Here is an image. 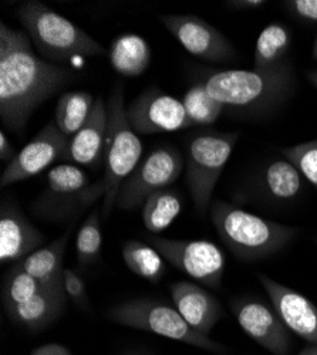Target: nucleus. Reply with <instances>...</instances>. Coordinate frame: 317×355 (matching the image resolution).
Here are the masks:
<instances>
[{
    "mask_svg": "<svg viewBox=\"0 0 317 355\" xmlns=\"http://www.w3.org/2000/svg\"><path fill=\"white\" fill-rule=\"evenodd\" d=\"M71 71L40 58L26 33L0 24V118L22 132L36 108L65 88Z\"/></svg>",
    "mask_w": 317,
    "mask_h": 355,
    "instance_id": "nucleus-1",
    "label": "nucleus"
},
{
    "mask_svg": "<svg viewBox=\"0 0 317 355\" xmlns=\"http://www.w3.org/2000/svg\"><path fill=\"white\" fill-rule=\"evenodd\" d=\"M199 78L225 110L248 115L273 111L291 96L295 85L291 62L272 70L200 71Z\"/></svg>",
    "mask_w": 317,
    "mask_h": 355,
    "instance_id": "nucleus-2",
    "label": "nucleus"
},
{
    "mask_svg": "<svg viewBox=\"0 0 317 355\" xmlns=\"http://www.w3.org/2000/svg\"><path fill=\"white\" fill-rule=\"evenodd\" d=\"M209 215L221 241L242 261L271 257L299 234L296 227L249 214L219 199L211 203Z\"/></svg>",
    "mask_w": 317,
    "mask_h": 355,
    "instance_id": "nucleus-3",
    "label": "nucleus"
},
{
    "mask_svg": "<svg viewBox=\"0 0 317 355\" xmlns=\"http://www.w3.org/2000/svg\"><path fill=\"white\" fill-rule=\"evenodd\" d=\"M17 17L46 60L65 63L74 57H94L107 53L83 28L44 3L35 0L22 3Z\"/></svg>",
    "mask_w": 317,
    "mask_h": 355,
    "instance_id": "nucleus-4",
    "label": "nucleus"
},
{
    "mask_svg": "<svg viewBox=\"0 0 317 355\" xmlns=\"http://www.w3.org/2000/svg\"><path fill=\"white\" fill-rule=\"evenodd\" d=\"M107 110L108 130L104 154V176L100 181L104 188V218H108L115 205L120 187L138 166L142 155V144L128 123L127 108L124 105V92L120 84L115 85L112 90L107 103Z\"/></svg>",
    "mask_w": 317,
    "mask_h": 355,
    "instance_id": "nucleus-5",
    "label": "nucleus"
},
{
    "mask_svg": "<svg viewBox=\"0 0 317 355\" xmlns=\"http://www.w3.org/2000/svg\"><path fill=\"white\" fill-rule=\"evenodd\" d=\"M107 317L112 322L124 325V327L153 333L205 351L218 354L228 351L225 345L209 338V336L194 330L175 307L161 300H128L110 309Z\"/></svg>",
    "mask_w": 317,
    "mask_h": 355,
    "instance_id": "nucleus-6",
    "label": "nucleus"
},
{
    "mask_svg": "<svg viewBox=\"0 0 317 355\" xmlns=\"http://www.w3.org/2000/svg\"><path fill=\"white\" fill-rule=\"evenodd\" d=\"M104 198L101 182L92 184L78 165L60 164L47 173V185L32 205V212L44 222H65Z\"/></svg>",
    "mask_w": 317,
    "mask_h": 355,
    "instance_id": "nucleus-7",
    "label": "nucleus"
},
{
    "mask_svg": "<svg viewBox=\"0 0 317 355\" xmlns=\"http://www.w3.org/2000/svg\"><path fill=\"white\" fill-rule=\"evenodd\" d=\"M239 132H199L187 142V184L199 215L211 206L219 176L229 161Z\"/></svg>",
    "mask_w": 317,
    "mask_h": 355,
    "instance_id": "nucleus-8",
    "label": "nucleus"
},
{
    "mask_svg": "<svg viewBox=\"0 0 317 355\" xmlns=\"http://www.w3.org/2000/svg\"><path fill=\"white\" fill-rule=\"evenodd\" d=\"M182 154L174 146H161L142 159L119 189L115 205L135 211L155 192L169 188L182 173Z\"/></svg>",
    "mask_w": 317,
    "mask_h": 355,
    "instance_id": "nucleus-9",
    "label": "nucleus"
},
{
    "mask_svg": "<svg viewBox=\"0 0 317 355\" xmlns=\"http://www.w3.org/2000/svg\"><path fill=\"white\" fill-rule=\"evenodd\" d=\"M147 241L174 268L214 290L222 286L225 254L209 241H174L148 234Z\"/></svg>",
    "mask_w": 317,
    "mask_h": 355,
    "instance_id": "nucleus-10",
    "label": "nucleus"
},
{
    "mask_svg": "<svg viewBox=\"0 0 317 355\" xmlns=\"http://www.w3.org/2000/svg\"><path fill=\"white\" fill-rule=\"evenodd\" d=\"M241 329L248 337L273 355H289L292 337L272 304L256 297H239L230 302Z\"/></svg>",
    "mask_w": 317,
    "mask_h": 355,
    "instance_id": "nucleus-11",
    "label": "nucleus"
},
{
    "mask_svg": "<svg viewBox=\"0 0 317 355\" xmlns=\"http://www.w3.org/2000/svg\"><path fill=\"white\" fill-rule=\"evenodd\" d=\"M160 20L192 55L209 63H226L235 50L216 27L195 15H161Z\"/></svg>",
    "mask_w": 317,
    "mask_h": 355,
    "instance_id": "nucleus-12",
    "label": "nucleus"
},
{
    "mask_svg": "<svg viewBox=\"0 0 317 355\" xmlns=\"http://www.w3.org/2000/svg\"><path fill=\"white\" fill-rule=\"evenodd\" d=\"M127 118L137 134L174 132L192 127L182 101L157 87L148 88L127 107Z\"/></svg>",
    "mask_w": 317,
    "mask_h": 355,
    "instance_id": "nucleus-13",
    "label": "nucleus"
},
{
    "mask_svg": "<svg viewBox=\"0 0 317 355\" xmlns=\"http://www.w3.org/2000/svg\"><path fill=\"white\" fill-rule=\"evenodd\" d=\"M70 139L59 130L54 121L49 123L28 142L20 153L8 164L0 178V187L28 180L43 172L55 161H62Z\"/></svg>",
    "mask_w": 317,
    "mask_h": 355,
    "instance_id": "nucleus-14",
    "label": "nucleus"
},
{
    "mask_svg": "<svg viewBox=\"0 0 317 355\" xmlns=\"http://www.w3.org/2000/svg\"><path fill=\"white\" fill-rule=\"evenodd\" d=\"M257 280L289 331L309 344L317 343V307L306 295L264 273H257Z\"/></svg>",
    "mask_w": 317,
    "mask_h": 355,
    "instance_id": "nucleus-15",
    "label": "nucleus"
},
{
    "mask_svg": "<svg viewBox=\"0 0 317 355\" xmlns=\"http://www.w3.org/2000/svg\"><path fill=\"white\" fill-rule=\"evenodd\" d=\"M108 110L103 97L96 98L89 120L70 139L63 162L97 169L104 162Z\"/></svg>",
    "mask_w": 317,
    "mask_h": 355,
    "instance_id": "nucleus-16",
    "label": "nucleus"
},
{
    "mask_svg": "<svg viewBox=\"0 0 317 355\" xmlns=\"http://www.w3.org/2000/svg\"><path fill=\"white\" fill-rule=\"evenodd\" d=\"M43 243L44 234L15 203L5 202L0 211V260L17 263L43 248Z\"/></svg>",
    "mask_w": 317,
    "mask_h": 355,
    "instance_id": "nucleus-17",
    "label": "nucleus"
},
{
    "mask_svg": "<svg viewBox=\"0 0 317 355\" xmlns=\"http://www.w3.org/2000/svg\"><path fill=\"white\" fill-rule=\"evenodd\" d=\"M171 297L191 327L205 336H209L223 315L222 306L215 295L195 283H174L171 286Z\"/></svg>",
    "mask_w": 317,
    "mask_h": 355,
    "instance_id": "nucleus-18",
    "label": "nucleus"
},
{
    "mask_svg": "<svg viewBox=\"0 0 317 355\" xmlns=\"http://www.w3.org/2000/svg\"><path fill=\"white\" fill-rule=\"evenodd\" d=\"M67 300L63 287H46L31 300L6 310V314L27 331L39 333L63 314Z\"/></svg>",
    "mask_w": 317,
    "mask_h": 355,
    "instance_id": "nucleus-19",
    "label": "nucleus"
},
{
    "mask_svg": "<svg viewBox=\"0 0 317 355\" xmlns=\"http://www.w3.org/2000/svg\"><path fill=\"white\" fill-rule=\"evenodd\" d=\"M69 229L59 239L28 254L16 264L47 287H63V257L70 239Z\"/></svg>",
    "mask_w": 317,
    "mask_h": 355,
    "instance_id": "nucleus-20",
    "label": "nucleus"
},
{
    "mask_svg": "<svg viewBox=\"0 0 317 355\" xmlns=\"http://www.w3.org/2000/svg\"><path fill=\"white\" fill-rule=\"evenodd\" d=\"M257 189L273 202H291L303 189V175L287 159H276L265 165L257 176Z\"/></svg>",
    "mask_w": 317,
    "mask_h": 355,
    "instance_id": "nucleus-21",
    "label": "nucleus"
},
{
    "mask_svg": "<svg viewBox=\"0 0 317 355\" xmlns=\"http://www.w3.org/2000/svg\"><path fill=\"white\" fill-rule=\"evenodd\" d=\"M108 60L115 73L138 77L151 63V49L148 42L138 35H121L111 43Z\"/></svg>",
    "mask_w": 317,
    "mask_h": 355,
    "instance_id": "nucleus-22",
    "label": "nucleus"
},
{
    "mask_svg": "<svg viewBox=\"0 0 317 355\" xmlns=\"http://www.w3.org/2000/svg\"><path fill=\"white\" fill-rule=\"evenodd\" d=\"M291 28L282 23L268 24L259 35L255 46V69L272 70L287 63L291 50Z\"/></svg>",
    "mask_w": 317,
    "mask_h": 355,
    "instance_id": "nucleus-23",
    "label": "nucleus"
},
{
    "mask_svg": "<svg viewBox=\"0 0 317 355\" xmlns=\"http://www.w3.org/2000/svg\"><path fill=\"white\" fill-rule=\"evenodd\" d=\"M182 212L181 193L172 188L153 193L142 205V222L151 234L169 227Z\"/></svg>",
    "mask_w": 317,
    "mask_h": 355,
    "instance_id": "nucleus-24",
    "label": "nucleus"
},
{
    "mask_svg": "<svg viewBox=\"0 0 317 355\" xmlns=\"http://www.w3.org/2000/svg\"><path fill=\"white\" fill-rule=\"evenodd\" d=\"M94 97L85 92H69L57 101L54 123L69 138L74 137L89 120L94 107Z\"/></svg>",
    "mask_w": 317,
    "mask_h": 355,
    "instance_id": "nucleus-25",
    "label": "nucleus"
},
{
    "mask_svg": "<svg viewBox=\"0 0 317 355\" xmlns=\"http://www.w3.org/2000/svg\"><path fill=\"white\" fill-rule=\"evenodd\" d=\"M123 259L134 275L151 283H158L166 270L165 259L161 253L154 246L139 241L124 243Z\"/></svg>",
    "mask_w": 317,
    "mask_h": 355,
    "instance_id": "nucleus-26",
    "label": "nucleus"
},
{
    "mask_svg": "<svg viewBox=\"0 0 317 355\" xmlns=\"http://www.w3.org/2000/svg\"><path fill=\"white\" fill-rule=\"evenodd\" d=\"M182 104L191 125H211L218 121L225 107L216 101L205 88L198 81L185 93Z\"/></svg>",
    "mask_w": 317,
    "mask_h": 355,
    "instance_id": "nucleus-27",
    "label": "nucleus"
},
{
    "mask_svg": "<svg viewBox=\"0 0 317 355\" xmlns=\"http://www.w3.org/2000/svg\"><path fill=\"white\" fill-rule=\"evenodd\" d=\"M103 233L100 226V214L93 211L81 225L76 239V256L80 269H87L101 256Z\"/></svg>",
    "mask_w": 317,
    "mask_h": 355,
    "instance_id": "nucleus-28",
    "label": "nucleus"
},
{
    "mask_svg": "<svg viewBox=\"0 0 317 355\" xmlns=\"http://www.w3.org/2000/svg\"><path fill=\"white\" fill-rule=\"evenodd\" d=\"M46 287L47 286H44L32 275H28L26 270L20 268V266L15 264L10 272L6 275L3 283L2 300L5 310H9L27 300H31Z\"/></svg>",
    "mask_w": 317,
    "mask_h": 355,
    "instance_id": "nucleus-29",
    "label": "nucleus"
},
{
    "mask_svg": "<svg viewBox=\"0 0 317 355\" xmlns=\"http://www.w3.org/2000/svg\"><path fill=\"white\" fill-rule=\"evenodd\" d=\"M282 154L299 169L317 191V139L286 148Z\"/></svg>",
    "mask_w": 317,
    "mask_h": 355,
    "instance_id": "nucleus-30",
    "label": "nucleus"
},
{
    "mask_svg": "<svg viewBox=\"0 0 317 355\" xmlns=\"http://www.w3.org/2000/svg\"><path fill=\"white\" fill-rule=\"evenodd\" d=\"M63 288L67 294L69 300H71L76 304V307L81 310H87L90 307V300L87 295V290H85L84 280L73 269H65Z\"/></svg>",
    "mask_w": 317,
    "mask_h": 355,
    "instance_id": "nucleus-31",
    "label": "nucleus"
},
{
    "mask_svg": "<svg viewBox=\"0 0 317 355\" xmlns=\"http://www.w3.org/2000/svg\"><path fill=\"white\" fill-rule=\"evenodd\" d=\"M283 6L293 17L306 23H317V0H289Z\"/></svg>",
    "mask_w": 317,
    "mask_h": 355,
    "instance_id": "nucleus-32",
    "label": "nucleus"
},
{
    "mask_svg": "<svg viewBox=\"0 0 317 355\" xmlns=\"http://www.w3.org/2000/svg\"><path fill=\"white\" fill-rule=\"evenodd\" d=\"M31 355H71V352L66 345L50 343L36 348Z\"/></svg>",
    "mask_w": 317,
    "mask_h": 355,
    "instance_id": "nucleus-33",
    "label": "nucleus"
},
{
    "mask_svg": "<svg viewBox=\"0 0 317 355\" xmlns=\"http://www.w3.org/2000/svg\"><path fill=\"white\" fill-rule=\"evenodd\" d=\"M15 157H16L15 148L12 146L9 139L6 138L5 131H2V132H0V159L5 161V162H10Z\"/></svg>",
    "mask_w": 317,
    "mask_h": 355,
    "instance_id": "nucleus-34",
    "label": "nucleus"
},
{
    "mask_svg": "<svg viewBox=\"0 0 317 355\" xmlns=\"http://www.w3.org/2000/svg\"><path fill=\"white\" fill-rule=\"evenodd\" d=\"M225 5L238 10H253L265 6L266 2L264 0H234V2H226Z\"/></svg>",
    "mask_w": 317,
    "mask_h": 355,
    "instance_id": "nucleus-35",
    "label": "nucleus"
},
{
    "mask_svg": "<svg viewBox=\"0 0 317 355\" xmlns=\"http://www.w3.org/2000/svg\"><path fill=\"white\" fill-rule=\"evenodd\" d=\"M296 355H317V343L306 345V347H305L299 354H296Z\"/></svg>",
    "mask_w": 317,
    "mask_h": 355,
    "instance_id": "nucleus-36",
    "label": "nucleus"
},
{
    "mask_svg": "<svg viewBox=\"0 0 317 355\" xmlns=\"http://www.w3.org/2000/svg\"><path fill=\"white\" fill-rule=\"evenodd\" d=\"M307 78H309V81L311 83V85L317 90V70H310V71L307 73Z\"/></svg>",
    "mask_w": 317,
    "mask_h": 355,
    "instance_id": "nucleus-37",
    "label": "nucleus"
},
{
    "mask_svg": "<svg viewBox=\"0 0 317 355\" xmlns=\"http://www.w3.org/2000/svg\"><path fill=\"white\" fill-rule=\"evenodd\" d=\"M127 355H153V354L146 352V351H132V352H130V354H127Z\"/></svg>",
    "mask_w": 317,
    "mask_h": 355,
    "instance_id": "nucleus-38",
    "label": "nucleus"
},
{
    "mask_svg": "<svg viewBox=\"0 0 317 355\" xmlns=\"http://www.w3.org/2000/svg\"><path fill=\"white\" fill-rule=\"evenodd\" d=\"M313 58H316V60H317V36H316V40H314V44H313Z\"/></svg>",
    "mask_w": 317,
    "mask_h": 355,
    "instance_id": "nucleus-39",
    "label": "nucleus"
},
{
    "mask_svg": "<svg viewBox=\"0 0 317 355\" xmlns=\"http://www.w3.org/2000/svg\"><path fill=\"white\" fill-rule=\"evenodd\" d=\"M316 245H317V238H316Z\"/></svg>",
    "mask_w": 317,
    "mask_h": 355,
    "instance_id": "nucleus-40",
    "label": "nucleus"
}]
</instances>
